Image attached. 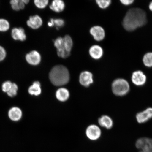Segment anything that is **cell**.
Here are the masks:
<instances>
[{
	"instance_id": "6da1fadb",
	"label": "cell",
	"mask_w": 152,
	"mask_h": 152,
	"mask_svg": "<svg viewBox=\"0 0 152 152\" xmlns=\"http://www.w3.org/2000/svg\"><path fill=\"white\" fill-rule=\"evenodd\" d=\"M147 21L145 11L140 8H132L129 10L125 15L123 25L125 30L131 31L144 26Z\"/></svg>"
},
{
	"instance_id": "7a4b0ae2",
	"label": "cell",
	"mask_w": 152,
	"mask_h": 152,
	"mask_svg": "<svg viewBox=\"0 0 152 152\" xmlns=\"http://www.w3.org/2000/svg\"><path fill=\"white\" fill-rule=\"evenodd\" d=\"M51 83L56 86L66 85L69 80V74L68 69L63 65H57L53 68L49 74Z\"/></svg>"
},
{
	"instance_id": "3957f363",
	"label": "cell",
	"mask_w": 152,
	"mask_h": 152,
	"mask_svg": "<svg viewBox=\"0 0 152 152\" xmlns=\"http://www.w3.org/2000/svg\"><path fill=\"white\" fill-rule=\"evenodd\" d=\"M130 86L128 81L123 79H117L112 84L113 94L117 96H126L130 91Z\"/></svg>"
},
{
	"instance_id": "277c9868",
	"label": "cell",
	"mask_w": 152,
	"mask_h": 152,
	"mask_svg": "<svg viewBox=\"0 0 152 152\" xmlns=\"http://www.w3.org/2000/svg\"><path fill=\"white\" fill-rule=\"evenodd\" d=\"M136 147L140 150L139 152H152V139L147 137H142L137 140Z\"/></svg>"
},
{
	"instance_id": "5b68a950",
	"label": "cell",
	"mask_w": 152,
	"mask_h": 152,
	"mask_svg": "<svg viewBox=\"0 0 152 152\" xmlns=\"http://www.w3.org/2000/svg\"><path fill=\"white\" fill-rule=\"evenodd\" d=\"M132 83L137 86H141L145 84L147 77L141 71H137L133 73L132 77Z\"/></svg>"
},
{
	"instance_id": "8992f818",
	"label": "cell",
	"mask_w": 152,
	"mask_h": 152,
	"mask_svg": "<svg viewBox=\"0 0 152 152\" xmlns=\"http://www.w3.org/2000/svg\"><path fill=\"white\" fill-rule=\"evenodd\" d=\"M137 122L142 124L147 122L152 118V108L148 107L144 111L139 112L136 115Z\"/></svg>"
},
{
	"instance_id": "52a82bcc",
	"label": "cell",
	"mask_w": 152,
	"mask_h": 152,
	"mask_svg": "<svg viewBox=\"0 0 152 152\" xmlns=\"http://www.w3.org/2000/svg\"><path fill=\"white\" fill-rule=\"evenodd\" d=\"M26 59L30 65L37 66L41 62V56L37 51L33 50L26 54Z\"/></svg>"
},
{
	"instance_id": "ba28073f",
	"label": "cell",
	"mask_w": 152,
	"mask_h": 152,
	"mask_svg": "<svg viewBox=\"0 0 152 152\" xmlns=\"http://www.w3.org/2000/svg\"><path fill=\"white\" fill-rule=\"evenodd\" d=\"M86 135L89 139L96 140L99 138L101 134L100 129L96 125H92L88 126L86 131Z\"/></svg>"
},
{
	"instance_id": "9c48e42d",
	"label": "cell",
	"mask_w": 152,
	"mask_h": 152,
	"mask_svg": "<svg viewBox=\"0 0 152 152\" xmlns=\"http://www.w3.org/2000/svg\"><path fill=\"white\" fill-rule=\"evenodd\" d=\"M90 33L96 41L102 40L105 37V32L103 28L99 26H95L91 28Z\"/></svg>"
},
{
	"instance_id": "30bf717a",
	"label": "cell",
	"mask_w": 152,
	"mask_h": 152,
	"mask_svg": "<svg viewBox=\"0 0 152 152\" xmlns=\"http://www.w3.org/2000/svg\"><path fill=\"white\" fill-rule=\"evenodd\" d=\"M79 82L83 86L86 87L90 86L93 83L92 74L88 71L82 72L80 75Z\"/></svg>"
},
{
	"instance_id": "8fae6325",
	"label": "cell",
	"mask_w": 152,
	"mask_h": 152,
	"mask_svg": "<svg viewBox=\"0 0 152 152\" xmlns=\"http://www.w3.org/2000/svg\"><path fill=\"white\" fill-rule=\"evenodd\" d=\"M28 27L33 29H37L42 25L43 21L40 17L37 15L30 16L26 22Z\"/></svg>"
},
{
	"instance_id": "7c38bea8",
	"label": "cell",
	"mask_w": 152,
	"mask_h": 152,
	"mask_svg": "<svg viewBox=\"0 0 152 152\" xmlns=\"http://www.w3.org/2000/svg\"><path fill=\"white\" fill-rule=\"evenodd\" d=\"M11 36L15 40L23 41L26 39V36L23 28H13L11 31Z\"/></svg>"
},
{
	"instance_id": "4fadbf2b",
	"label": "cell",
	"mask_w": 152,
	"mask_h": 152,
	"mask_svg": "<svg viewBox=\"0 0 152 152\" xmlns=\"http://www.w3.org/2000/svg\"><path fill=\"white\" fill-rule=\"evenodd\" d=\"M90 56L94 59H99L103 55V51L102 48L99 45H95L90 48L89 50Z\"/></svg>"
},
{
	"instance_id": "5bb4252c",
	"label": "cell",
	"mask_w": 152,
	"mask_h": 152,
	"mask_svg": "<svg viewBox=\"0 0 152 152\" xmlns=\"http://www.w3.org/2000/svg\"><path fill=\"white\" fill-rule=\"evenodd\" d=\"M9 118L14 121H18L22 117V113L20 108L18 107H13L9 110L8 113Z\"/></svg>"
},
{
	"instance_id": "9a60e30c",
	"label": "cell",
	"mask_w": 152,
	"mask_h": 152,
	"mask_svg": "<svg viewBox=\"0 0 152 152\" xmlns=\"http://www.w3.org/2000/svg\"><path fill=\"white\" fill-rule=\"evenodd\" d=\"M98 123L101 126L107 129L113 128V119L109 116L106 115H102L100 118Z\"/></svg>"
},
{
	"instance_id": "2e32d148",
	"label": "cell",
	"mask_w": 152,
	"mask_h": 152,
	"mask_svg": "<svg viewBox=\"0 0 152 152\" xmlns=\"http://www.w3.org/2000/svg\"><path fill=\"white\" fill-rule=\"evenodd\" d=\"M56 96L57 99L60 101L65 102L69 98V93L66 88H60L57 91Z\"/></svg>"
},
{
	"instance_id": "e0dca14e",
	"label": "cell",
	"mask_w": 152,
	"mask_h": 152,
	"mask_svg": "<svg viewBox=\"0 0 152 152\" xmlns=\"http://www.w3.org/2000/svg\"><path fill=\"white\" fill-rule=\"evenodd\" d=\"M65 7V4L61 0H54L50 6V8L53 11L60 12L63 11Z\"/></svg>"
},
{
	"instance_id": "ac0fdd59",
	"label": "cell",
	"mask_w": 152,
	"mask_h": 152,
	"mask_svg": "<svg viewBox=\"0 0 152 152\" xmlns=\"http://www.w3.org/2000/svg\"><path fill=\"white\" fill-rule=\"evenodd\" d=\"M28 92L30 95L35 96H38L41 93V84L39 82H34L33 85L28 88Z\"/></svg>"
},
{
	"instance_id": "d6986e66",
	"label": "cell",
	"mask_w": 152,
	"mask_h": 152,
	"mask_svg": "<svg viewBox=\"0 0 152 152\" xmlns=\"http://www.w3.org/2000/svg\"><path fill=\"white\" fill-rule=\"evenodd\" d=\"M10 3L12 9L16 11L24 9L26 5L23 0H12Z\"/></svg>"
},
{
	"instance_id": "ffe728a7",
	"label": "cell",
	"mask_w": 152,
	"mask_h": 152,
	"mask_svg": "<svg viewBox=\"0 0 152 152\" xmlns=\"http://www.w3.org/2000/svg\"><path fill=\"white\" fill-rule=\"evenodd\" d=\"M64 48L67 52H71L73 45V41L69 36L66 35L64 38Z\"/></svg>"
},
{
	"instance_id": "44dd1931",
	"label": "cell",
	"mask_w": 152,
	"mask_h": 152,
	"mask_svg": "<svg viewBox=\"0 0 152 152\" xmlns=\"http://www.w3.org/2000/svg\"><path fill=\"white\" fill-rule=\"evenodd\" d=\"M54 45L57 51L66 50L64 47L63 38L60 37L57 38L54 41Z\"/></svg>"
},
{
	"instance_id": "7402d4cb",
	"label": "cell",
	"mask_w": 152,
	"mask_h": 152,
	"mask_svg": "<svg viewBox=\"0 0 152 152\" xmlns=\"http://www.w3.org/2000/svg\"><path fill=\"white\" fill-rule=\"evenodd\" d=\"M142 60L146 66L152 67V53H148L144 55Z\"/></svg>"
},
{
	"instance_id": "603a6c76",
	"label": "cell",
	"mask_w": 152,
	"mask_h": 152,
	"mask_svg": "<svg viewBox=\"0 0 152 152\" xmlns=\"http://www.w3.org/2000/svg\"><path fill=\"white\" fill-rule=\"evenodd\" d=\"M10 25L9 22L4 19H0V31L5 32L10 28Z\"/></svg>"
},
{
	"instance_id": "cb8c5ba5",
	"label": "cell",
	"mask_w": 152,
	"mask_h": 152,
	"mask_svg": "<svg viewBox=\"0 0 152 152\" xmlns=\"http://www.w3.org/2000/svg\"><path fill=\"white\" fill-rule=\"evenodd\" d=\"M48 0H35L34 4L39 9H44L46 7L48 3Z\"/></svg>"
},
{
	"instance_id": "d4e9b609",
	"label": "cell",
	"mask_w": 152,
	"mask_h": 152,
	"mask_svg": "<svg viewBox=\"0 0 152 152\" xmlns=\"http://www.w3.org/2000/svg\"><path fill=\"white\" fill-rule=\"evenodd\" d=\"M96 2L100 8L105 9L111 4V1L110 0H97Z\"/></svg>"
},
{
	"instance_id": "484cf974",
	"label": "cell",
	"mask_w": 152,
	"mask_h": 152,
	"mask_svg": "<svg viewBox=\"0 0 152 152\" xmlns=\"http://www.w3.org/2000/svg\"><path fill=\"white\" fill-rule=\"evenodd\" d=\"M18 89V85L16 83H12V87L9 92L7 93V95L11 97H13L16 96Z\"/></svg>"
},
{
	"instance_id": "4316f807",
	"label": "cell",
	"mask_w": 152,
	"mask_h": 152,
	"mask_svg": "<svg viewBox=\"0 0 152 152\" xmlns=\"http://www.w3.org/2000/svg\"><path fill=\"white\" fill-rule=\"evenodd\" d=\"M12 85V83L10 81H8L5 82L2 85V91L4 92L7 93L10 90Z\"/></svg>"
},
{
	"instance_id": "83f0119b",
	"label": "cell",
	"mask_w": 152,
	"mask_h": 152,
	"mask_svg": "<svg viewBox=\"0 0 152 152\" xmlns=\"http://www.w3.org/2000/svg\"><path fill=\"white\" fill-rule=\"evenodd\" d=\"M54 26H56L57 28L61 27L64 25V20L61 19H53Z\"/></svg>"
},
{
	"instance_id": "f1b7e54d",
	"label": "cell",
	"mask_w": 152,
	"mask_h": 152,
	"mask_svg": "<svg viewBox=\"0 0 152 152\" xmlns=\"http://www.w3.org/2000/svg\"><path fill=\"white\" fill-rule=\"evenodd\" d=\"M6 56L7 53L5 49L0 45V61L4 60Z\"/></svg>"
},
{
	"instance_id": "f546056e",
	"label": "cell",
	"mask_w": 152,
	"mask_h": 152,
	"mask_svg": "<svg viewBox=\"0 0 152 152\" xmlns=\"http://www.w3.org/2000/svg\"><path fill=\"white\" fill-rule=\"evenodd\" d=\"M121 1L123 4L128 5L132 4L134 1V0H121Z\"/></svg>"
},
{
	"instance_id": "4dcf8cb0",
	"label": "cell",
	"mask_w": 152,
	"mask_h": 152,
	"mask_svg": "<svg viewBox=\"0 0 152 152\" xmlns=\"http://www.w3.org/2000/svg\"><path fill=\"white\" fill-rule=\"evenodd\" d=\"M48 25L49 27H52L54 26V22H53V19H51L50 22H48Z\"/></svg>"
},
{
	"instance_id": "1f68e13d",
	"label": "cell",
	"mask_w": 152,
	"mask_h": 152,
	"mask_svg": "<svg viewBox=\"0 0 152 152\" xmlns=\"http://www.w3.org/2000/svg\"><path fill=\"white\" fill-rule=\"evenodd\" d=\"M149 7L150 10L152 11V1L151 2V3H150L149 6Z\"/></svg>"
},
{
	"instance_id": "d6a6232c",
	"label": "cell",
	"mask_w": 152,
	"mask_h": 152,
	"mask_svg": "<svg viewBox=\"0 0 152 152\" xmlns=\"http://www.w3.org/2000/svg\"><path fill=\"white\" fill-rule=\"evenodd\" d=\"M25 4H27L29 2V1H28V0H23Z\"/></svg>"
}]
</instances>
